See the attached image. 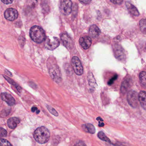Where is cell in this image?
<instances>
[{"instance_id":"cell-1","label":"cell","mask_w":146,"mask_h":146,"mask_svg":"<svg viewBox=\"0 0 146 146\" xmlns=\"http://www.w3.org/2000/svg\"><path fill=\"white\" fill-rule=\"evenodd\" d=\"M50 133L47 128L39 127L34 132L33 137L35 140L39 144H45L49 139Z\"/></svg>"},{"instance_id":"cell-2","label":"cell","mask_w":146,"mask_h":146,"mask_svg":"<svg viewBox=\"0 0 146 146\" xmlns=\"http://www.w3.org/2000/svg\"><path fill=\"white\" fill-rule=\"evenodd\" d=\"M30 36L32 40L37 43L43 42L46 38L45 31L38 26H34L31 28Z\"/></svg>"},{"instance_id":"cell-3","label":"cell","mask_w":146,"mask_h":146,"mask_svg":"<svg viewBox=\"0 0 146 146\" xmlns=\"http://www.w3.org/2000/svg\"><path fill=\"white\" fill-rule=\"evenodd\" d=\"M60 10L63 14L66 15H69L72 12V1L71 0H61Z\"/></svg>"},{"instance_id":"cell-4","label":"cell","mask_w":146,"mask_h":146,"mask_svg":"<svg viewBox=\"0 0 146 146\" xmlns=\"http://www.w3.org/2000/svg\"><path fill=\"white\" fill-rule=\"evenodd\" d=\"M72 65L75 72L78 75L83 74V68L81 62L77 56H74L72 59Z\"/></svg>"},{"instance_id":"cell-5","label":"cell","mask_w":146,"mask_h":146,"mask_svg":"<svg viewBox=\"0 0 146 146\" xmlns=\"http://www.w3.org/2000/svg\"><path fill=\"white\" fill-rule=\"evenodd\" d=\"M127 100L129 104L133 108H136L138 106L139 94L133 90L129 92L127 94Z\"/></svg>"},{"instance_id":"cell-6","label":"cell","mask_w":146,"mask_h":146,"mask_svg":"<svg viewBox=\"0 0 146 146\" xmlns=\"http://www.w3.org/2000/svg\"><path fill=\"white\" fill-rule=\"evenodd\" d=\"M60 42L57 38L54 37L50 38H47L45 40V47L49 50H54L60 45Z\"/></svg>"},{"instance_id":"cell-7","label":"cell","mask_w":146,"mask_h":146,"mask_svg":"<svg viewBox=\"0 0 146 146\" xmlns=\"http://www.w3.org/2000/svg\"><path fill=\"white\" fill-rule=\"evenodd\" d=\"M113 50L115 56L117 59L121 61L125 60L126 58L125 50L121 45L117 44H115L113 48Z\"/></svg>"},{"instance_id":"cell-8","label":"cell","mask_w":146,"mask_h":146,"mask_svg":"<svg viewBox=\"0 0 146 146\" xmlns=\"http://www.w3.org/2000/svg\"><path fill=\"white\" fill-rule=\"evenodd\" d=\"M4 17L6 19L10 21H13L17 19L18 17V12L14 9H7L4 14Z\"/></svg>"},{"instance_id":"cell-9","label":"cell","mask_w":146,"mask_h":146,"mask_svg":"<svg viewBox=\"0 0 146 146\" xmlns=\"http://www.w3.org/2000/svg\"><path fill=\"white\" fill-rule=\"evenodd\" d=\"M49 73L51 77L57 82L61 80V74L59 67L57 66H54L49 69Z\"/></svg>"},{"instance_id":"cell-10","label":"cell","mask_w":146,"mask_h":146,"mask_svg":"<svg viewBox=\"0 0 146 146\" xmlns=\"http://www.w3.org/2000/svg\"><path fill=\"white\" fill-rule=\"evenodd\" d=\"M61 40L65 47L68 49L72 48L73 42L71 38L67 33H63L61 36Z\"/></svg>"},{"instance_id":"cell-11","label":"cell","mask_w":146,"mask_h":146,"mask_svg":"<svg viewBox=\"0 0 146 146\" xmlns=\"http://www.w3.org/2000/svg\"><path fill=\"white\" fill-rule=\"evenodd\" d=\"M132 85V80L130 76L127 77L123 82L121 86V92L123 94L126 93Z\"/></svg>"},{"instance_id":"cell-12","label":"cell","mask_w":146,"mask_h":146,"mask_svg":"<svg viewBox=\"0 0 146 146\" xmlns=\"http://www.w3.org/2000/svg\"><path fill=\"white\" fill-rule=\"evenodd\" d=\"M79 42L81 47L85 50L88 49L91 47L92 43L91 39L88 36L81 37L80 38Z\"/></svg>"},{"instance_id":"cell-13","label":"cell","mask_w":146,"mask_h":146,"mask_svg":"<svg viewBox=\"0 0 146 146\" xmlns=\"http://www.w3.org/2000/svg\"><path fill=\"white\" fill-rule=\"evenodd\" d=\"M1 98L3 100L6 102L10 106H13L15 104L14 98L10 94L7 93H2L1 94Z\"/></svg>"},{"instance_id":"cell-14","label":"cell","mask_w":146,"mask_h":146,"mask_svg":"<svg viewBox=\"0 0 146 146\" xmlns=\"http://www.w3.org/2000/svg\"><path fill=\"white\" fill-rule=\"evenodd\" d=\"M89 32L90 36L93 38L97 37L101 33L100 29L96 25L91 26Z\"/></svg>"},{"instance_id":"cell-15","label":"cell","mask_w":146,"mask_h":146,"mask_svg":"<svg viewBox=\"0 0 146 146\" xmlns=\"http://www.w3.org/2000/svg\"><path fill=\"white\" fill-rule=\"evenodd\" d=\"M126 6L129 13L132 15L135 16H138L139 15V13L136 7L131 4L129 2L126 3Z\"/></svg>"},{"instance_id":"cell-16","label":"cell","mask_w":146,"mask_h":146,"mask_svg":"<svg viewBox=\"0 0 146 146\" xmlns=\"http://www.w3.org/2000/svg\"><path fill=\"white\" fill-rule=\"evenodd\" d=\"M20 121L17 117H13L9 119L7 121V125L11 129H14L19 123Z\"/></svg>"},{"instance_id":"cell-17","label":"cell","mask_w":146,"mask_h":146,"mask_svg":"<svg viewBox=\"0 0 146 146\" xmlns=\"http://www.w3.org/2000/svg\"><path fill=\"white\" fill-rule=\"evenodd\" d=\"M139 100L143 109L146 110V92L141 91L139 94Z\"/></svg>"},{"instance_id":"cell-18","label":"cell","mask_w":146,"mask_h":146,"mask_svg":"<svg viewBox=\"0 0 146 146\" xmlns=\"http://www.w3.org/2000/svg\"><path fill=\"white\" fill-rule=\"evenodd\" d=\"M84 127L86 131L91 134L95 133L96 132L95 127L93 124L91 123H87L84 125Z\"/></svg>"},{"instance_id":"cell-19","label":"cell","mask_w":146,"mask_h":146,"mask_svg":"<svg viewBox=\"0 0 146 146\" xmlns=\"http://www.w3.org/2000/svg\"><path fill=\"white\" fill-rule=\"evenodd\" d=\"M139 79L141 85L146 88V72H142L140 74Z\"/></svg>"},{"instance_id":"cell-20","label":"cell","mask_w":146,"mask_h":146,"mask_svg":"<svg viewBox=\"0 0 146 146\" xmlns=\"http://www.w3.org/2000/svg\"><path fill=\"white\" fill-rule=\"evenodd\" d=\"M98 137L101 140L105 142H109V143H111L110 140L109 138L106 136L105 134L103 132V131H100L98 133L97 135Z\"/></svg>"},{"instance_id":"cell-21","label":"cell","mask_w":146,"mask_h":146,"mask_svg":"<svg viewBox=\"0 0 146 146\" xmlns=\"http://www.w3.org/2000/svg\"><path fill=\"white\" fill-rule=\"evenodd\" d=\"M3 76L6 79V80H7V81H8V82H9L10 84H12V85L15 86L17 90H18V92H20L21 90V88L19 85L16 84V83L12 79H10V78L8 77V76H6L5 75H3Z\"/></svg>"},{"instance_id":"cell-22","label":"cell","mask_w":146,"mask_h":146,"mask_svg":"<svg viewBox=\"0 0 146 146\" xmlns=\"http://www.w3.org/2000/svg\"><path fill=\"white\" fill-rule=\"evenodd\" d=\"M140 27L142 33L146 34V19H143L140 21Z\"/></svg>"},{"instance_id":"cell-23","label":"cell","mask_w":146,"mask_h":146,"mask_svg":"<svg viewBox=\"0 0 146 146\" xmlns=\"http://www.w3.org/2000/svg\"><path fill=\"white\" fill-rule=\"evenodd\" d=\"M88 82H89V84L90 86L94 87V86H95L96 82L92 74H91V73L89 74L88 76Z\"/></svg>"},{"instance_id":"cell-24","label":"cell","mask_w":146,"mask_h":146,"mask_svg":"<svg viewBox=\"0 0 146 146\" xmlns=\"http://www.w3.org/2000/svg\"><path fill=\"white\" fill-rule=\"evenodd\" d=\"M0 146H13L7 140L1 139L0 141Z\"/></svg>"},{"instance_id":"cell-25","label":"cell","mask_w":146,"mask_h":146,"mask_svg":"<svg viewBox=\"0 0 146 146\" xmlns=\"http://www.w3.org/2000/svg\"><path fill=\"white\" fill-rule=\"evenodd\" d=\"M47 109L49 110V111H50L51 113L54 115L55 116H58V114L57 113V111L52 107H51V106H47Z\"/></svg>"},{"instance_id":"cell-26","label":"cell","mask_w":146,"mask_h":146,"mask_svg":"<svg viewBox=\"0 0 146 146\" xmlns=\"http://www.w3.org/2000/svg\"><path fill=\"white\" fill-rule=\"evenodd\" d=\"M38 0H28L29 6L31 7L34 8L37 6Z\"/></svg>"},{"instance_id":"cell-27","label":"cell","mask_w":146,"mask_h":146,"mask_svg":"<svg viewBox=\"0 0 146 146\" xmlns=\"http://www.w3.org/2000/svg\"><path fill=\"white\" fill-rule=\"evenodd\" d=\"M117 77H118V76L116 74L112 77V78L110 79L108 82V84L109 86H111L114 83V82L117 79Z\"/></svg>"},{"instance_id":"cell-28","label":"cell","mask_w":146,"mask_h":146,"mask_svg":"<svg viewBox=\"0 0 146 146\" xmlns=\"http://www.w3.org/2000/svg\"><path fill=\"white\" fill-rule=\"evenodd\" d=\"M7 132L5 129L3 128H1V131H0V135L1 137H6L7 135Z\"/></svg>"},{"instance_id":"cell-29","label":"cell","mask_w":146,"mask_h":146,"mask_svg":"<svg viewBox=\"0 0 146 146\" xmlns=\"http://www.w3.org/2000/svg\"><path fill=\"white\" fill-rule=\"evenodd\" d=\"M112 3L115 4H121L122 3L123 0H110Z\"/></svg>"},{"instance_id":"cell-30","label":"cell","mask_w":146,"mask_h":146,"mask_svg":"<svg viewBox=\"0 0 146 146\" xmlns=\"http://www.w3.org/2000/svg\"><path fill=\"white\" fill-rule=\"evenodd\" d=\"M3 3L5 4H8L13 3V0H1Z\"/></svg>"},{"instance_id":"cell-31","label":"cell","mask_w":146,"mask_h":146,"mask_svg":"<svg viewBox=\"0 0 146 146\" xmlns=\"http://www.w3.org/2000/svg\"><path fill=\"white\" fill-rule=\"evenodd\" d=\"M74 146H87L86 145L82 142V141H79V142L77 143V144H75Z\"/></svg>"},{"instance_id":"cell-32","label":"cell","mask_w":146,"mask_h":146,"mask_svg":"<svg viewBox=\"0 0 146 146\" xmlns=\"http://www.w3.org/2000/svg\"><path fill=\"white\" fill-rule=\"evenodd\" d=\"M80 1L84 3H90L91 0H79Z\"/></svg>"},{"instance_id":"cell-33","label":"cell","mask_w":146,"mask_h":146,"mask_svg":"<svg viewBox=\"0 0 146 146\" xmlns=\"http://www.w3.org/2000/svg\"><path fill=\"white\" fill-rule=\"evenodd\" d=\"M38 110L37 108L36 107H33L31 109V111L32 112H35V111H37Z\"/></svg>"},{"instance_id":"cell-34","label":"cell","mask_w":146,"mask_h":146,"mask_svg":"<svg viewBox=\"0 0 146 146\" xmlns=\"http://www.w3.org/2000/svg\"><path fill=\"white\" fill-rule=\"evenodd\" d=\"M104 126V123H101L100 121L99 122V126L100 127H103Z\"/></svg>"},{"instance_id":"cell-35","label":"cell","mask_w":146,"mask_h":146,"mask_svg":"<svg viewBox=\"0 0 146 146\" xmlns=\"http://www.w3.org/2000/svg\"><path fill=\"white\" fill-rule=\"evenodd\" d=\"M97 120H98V121H103V120H102V118H100V117H98L97 118Z\"/></svg>"},{"instance_id":"cell-36","label":"cell","mask_w":146,"mask_h":146,"mask_svg":"<svg viewBox=\"0 0 146 146\" xmlns=\"http://www.w3.org/2000/svg\"><path fill=\"white\" fill-rule=\"evenodd\" d=\"M145 48H146V45H145Z\"/></svg>"}]
</instances>
